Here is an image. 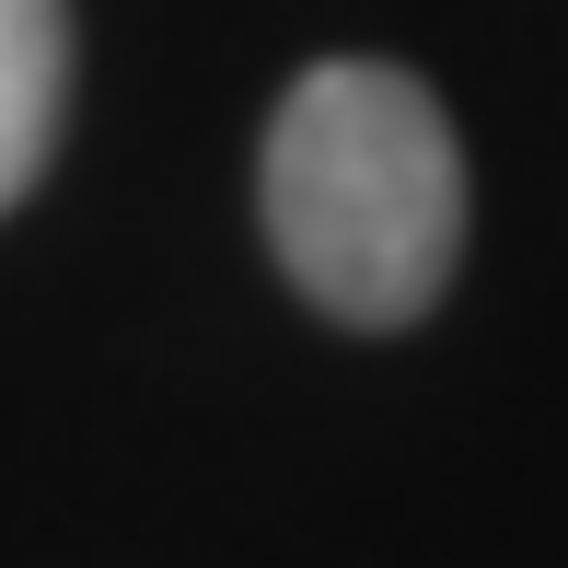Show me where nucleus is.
Here are the masks:
<instances>
[{"label":"nucleus","instance_id":"obj_2","mask_svg":"<svg viewBox=\"0 0 568 568\" xmlns=\"http://www.w3.org/2000/svg\"><path fill=\"white\" fill-rule=\"evenodd\" d=\"M70 116V0H0V210L36 197Z\"/></svg>","mask_w":568,"mask_h":568},{"label":"nucleus","instance_id":"obj_1","mask_svg":"<svg viewBox=\"0 0 568 568\" xmlns=\"http://www.w3.org/2000/svg\"><path fill=\"white\" fill-rule=\"evenodd\" d=\"M255 210L291 291L337 325H418L464 255V151L429 82L383 59H325L278 93L255 151Z\"/></svg>","mask_w":568,"mask_h":568}]
</instances>
